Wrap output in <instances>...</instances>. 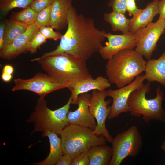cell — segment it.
<instances>
[{"mask_svg": "<svg viewBox=\"0 0 165 165\" xmlns=\"http://www.w3.org/2000/svg\"><path fill=\"white\" fill-rule=\"evenodd\" d=\"M67 25L57 48L41 57L66 53L87 61L98 52L106 32L96 27L93 18L78 14L72 5L68 12Z\"/></svg>", "mask_w": 165, "mask_h": 165, "instance_id": "1", "label": "cell"}, {"mask_svg": "<svg viewBox=\"0 0 165 165\" xmlns=\"http://www.w3.org/2000/svg\"><path fill=\"white\" fill-rule=\"evenodd\" d=\"M86 61L66 53L40 57L31 60L40 64L51 82L71 83L72 85L84 79L93 78L87 67Z\"/></svg>", "mask_w": 165, "mask_h": 165, "instance_id": "2", "label": "cell"}, {"mask_svg": "<svg viewBox=\"0 0 165 165\" xmlns=\"http://www.w3.org/2000/svg\"><path fill=\"white\" fill-rule=\"evenodd\" d=\"M146 62L135 50L124 49L108 60L105 74L111 84L120 88L130 83L145 72Z\"/></svg>", "mask_w": 165, "mask_h": 165, "instance_id": "3", "label": "cell"}, {"mask_svg": "<svg viewBox=\"0 0 165 165\" xmlns=\"http://www.w3.org/2000/svg\"><path fill=\"white\" fill-rule=\"evenodd\" d=\"M150 82L143 83L130 94L127 104L131 115L136 117L142 116L145 122L156 120L165 123V110L162 107L164 94L158 86L156 90V96L153 99H148L146 94L149 92Z\"/></svg>", "mask_w": 165, "mask_h": 165, "instance_id": "4", "label": "cell"}, {"mask_svg": "<svg viewBox=\"0 0 165 165\" xmlns=\"http://www.w3.org/2000/svg\"><path fill=\"white\" fill-rule=\"evenodd\" d=\"M63 154L72 159L96 145H105L107 141L103 135L98 136L89 128L69 124L60 133Z\"/></svg>", "mask_w": 165, "mask_h": 165, "instance_id": "5", "label": "cell"}, {"mask_svg": "<svg viewBox=\"0 0 165 165\" xmlns=\"http://www.w3.org/2000/svg\"><path fill=\"white\" fill-rule=\"evenodd\" d=\"M72 100V97H70L64 106L52 110L47 107L45 97H39L34 111L27 121L28 123H34V128L32 133L40 132L43 134L48 131H51L59 134L63 129L69 124L67 116Z\"/></svg>", "mask_w": 165, "mask_h": 165, "instance_id": "6", "label": "cell"}, {"mask_svg": "<svg viewBox=\"0 0 165 165\" xmlns=\"http://www.w3.org/2000/svg\"><path fill=\"white\" fill-rule=\"evenodd\" d=\"M112 143L113 154L109 165H120L128 156H136L142 146V137L135 126L118 134Z\"/></svg>", "mask_w": 165, "mask_h": 165, "instance_id": "7", "label": "cell"}, {"mask_svg": "<svg viewBox=\"0 0 165 165\" xmlns=\"http://www.w3.org/2000/svg\"><path fill=\"white\" fill-rule=\"evenodd\" d=\"M165 27V20L160 16L157 20L138 29L134 34L136 44L135 50L149 60L156 49L157 42Z\"/></svg>", "mask_w": 165, "mask_h": 165, "instance_id": "8", "label": "cell"}, {"mask_svg": "<svg viewBox=\"0 0 165 165\" xmlns=\"http://www.w3.org/2000/svg\"><path fill=\"white\" fill-rule=\"evenodd\" d=\"M107 90H92L89 105L91 115L96 119L97 123L94 130L98 136L103 135L108 142L112 143L113 138L110 135L105 125V121L111 111V107L108 106L111 101H105Z\"/></svg>", "mask_w": 165, "mask_h": 165, "instance_id": "9", "label": "cell"}, {"mask_svg": "<svg viewBox=\"0 0 165 165\" xmlns=\"http://www.w3.org/2000/svg\"><path fill=\"white\" fill-rule=\"evenodd\" d=\"M15 85L13 91L25 90L38 94L39 97H45L48 94L60 89L69 88L71 83H57L51 82L47 75L38 73L33 77L28 79L18 78L14 79Z\"/></svg>", "mask_w": 165, "mask_h": 165, "instance_id": "10", "label": "cell"}, {"mask_svg": "<svg viewBox=\"0 0 165 165\" xmlns=\"http://www.w3.org/2000/svg\"><path fill=\"white\" fill-rule=\"evenodd\" d=\"M145 80V75L137 77L130 84L117 89L107 90V96L112 97L113 102L111 111L108 118L110 119L116 117L122 113L129 111L127 102L131 93L140 87Z\"/></svg>", "mask_w": 165, "mask_h": 165, "instance_id": "11", "label": "cell"}, {"mask_svg": "<svg viewBox=\"0 0 165 165\" xmlns=\"http://www.w3.org/2000/svg\"><path fill=\"white\" fill-rule=\"evenodd\" d=\"M105 36L108 42L102 46L98 51L101 57L108 60L119 51L126 49H134L136 46L133 34L130 32L122 35L106 33Z\"/></svg>", "mask_w": 165, "mask_h": 165, "instance_id": "12", "label": "cell"}, {"mask_svg": "<svg viewBox=\"0 0 165 165\" xmlns=\"http://www.w3.org/2000/svg\"><path fill=\"white\" fill-rule=\"evenodd\" d=\"M91 97V95L87 93L81 94L78 96L77 109L73 111H69L67 115V121L69 124L95 130L96 126L95 119L91 115L89 109Z\"/></svg>", "mask_w": 165, "mask_h": 165, "instance_id": "13", "label": "cell"}, {"mask_svg": "<svg viewBox=\"0 0 165 165\" xmlns=\"http://www.w3.org/2000/svg\"><path fill=\"white\" fill-rule=\"evenodd\" d=\"M40 27L36 22L28 27L26 31L16 38L11 45L0 50L1 58L11 60L27 51L29 43Z\"/></svg>", "mask_w": 165, "mask_h": 165, "instance_id": "14", "label": "cell"}, {"mask_svg": "<svg viewBox=\"0 0 165 165\" xmlns=\"http://www.w3.org/2000/svg\"><path fill=\"white\" fill-rule=\"evenodd\" d=\"M110 86L111 83L108 79L102 76L97 77L94 79L93 78L78 82L68 88L71 92V104L77 105L78 96L81 94L95 90L100 91L106 90Z\"/></svg>", "mask_w": 165, "mask_h": 165, "instance_id": "15", "label": "cell"}, {"mask_svg": "<svg viewBox=\"0 0 165 165\" xmlns=\"http://www.w3.org/2000/svg\"><path fill=\"white\" fill-rule=\"evenodd\" d=\"M160 0H153L143 9L138 11L130 19L129 31L134 34L139 28L147 26L152 22L154 17L159 14L158 8Z\"/></svg>", "mask_w": 165, "mask_h": 165, "instance_id": "16", "label": "cell"}, {"mask_svg": "<svg viewBox=\"0 0 165 165\" xmlns=\"http://www.w3.org/2000/svg\"><path fill=\"white\" fill-rule=\"evenodd\" d=\"M72 2V0H54L52 5L50 26L59 30L67 25L68 12Z\"/></svg>", "mask_w": 165, "mask_h": 165, "instance_id": "17", "label": "cell"}, {"mask_svg": "<svg viewBox=\"0 0 165 165\" xmlns=\"http://www.w3.org/2000/svg\"><path fill=\"white\" fill-rule=\"evenodd\" d=\"M145 72L149 82L156 81L165 87V50L158 59L147 61Z\"/></svg>", "mask_w": 165, "mask_h": 165, "instance_id": "18", "label": "cell"}, {"mask_svg": "<svg viewBox=\"0 0 165 165\" xmlns=\"http://www.w3.org/2000/svg\"><path fill=\"white\" fill-rule=\"evenodd\" d=\"M43 137L48 138L50 143V153L43 160L35 163L38 165H54L63 154L61 138L55 132L48 131L42 134Z\"/></svg>", "mask_w": 165, "mask_h": 165, "instance_id": "19", "label": "cell"}, {"mask_svg": "<svg viewBox=\"0 0 165 165\" xmlns=\"http://www.w3.org/2000/svg\"><path fill=\"white\" fill-rule=\"evenodd\" d=\"M89 165H108L113 154L112 148L103 145L93 146L87 151Z\"/></svg>", "mask_w": 165, "mask_h": 165, "instance_id": "20", "label": "cell"}, {"mask_svg": "<svg viewBox=\"0 0 165 165\" xmlns=\"http://www.w3.org/2000/svg\"><path fill=\"white\" fill-rule=\"evenodd\" d=\"M104 17L105 21L111 25L113 31H119L123 34L129 32L130 19L125 14L112 10L104 13Z\"/></svg>", "mask_w": 165, "mask_h": 165, "instance_id": "21", "label": "cell"}, {"mask_svg": "<svg viewBox=\"0 0 165 165\" xmlns=\"http://www.w3.org/2000/svg\"><path fill=\"white\" fill-rule=\"evenodd\" d=\"M28 28L11 19L6 21L2 47L0 50L11 45L16 38L24 32Z\"/></svg>", "mask_w": 165, "mask_h": 165, "instance_id": "22", "label": "cell"}, {"mask_svg": "<svg viewBox=\"0 0 165 165\" xmlns=\"http://www.w3.org/2000/svg\"><path fill=\"white\" fill-rule=\"evenodd\" d=\"M37 15L38 13L29 6L14 13L11 16V20L28 27L35 23Z\"/></svg>", "mask_w": 165, "mask_h": 165, "instance_id": "23", "label": "cell"}, {"mask_svg": "<svg viewBox=\"0 0 165 165\" xmlns=\"http://www.w3.org/2000/svg\"><path fill=\"white\" fill-rule=\"evenodd\" d=\"M34 0H0L1 17L6 16L12 9L16 8L23 9L30 6Z\"/></svg>", "mask_w": 165, "mask_h": 165, "instance_id": "24", "label": "cell"}, {"mask_svg": "<svg viewBox=\"0 0 165 165\" xmlns=\"http://www.w3.org/2000/svg\"><path fill=\"white\" fill-rule=\"evenodd\" d=\"M46 39L38 30L34 34L29 43L27 51L31 54L35 53L41 46L46 42Z\"/></svg>", "mask_w": 165, "mask_h": 165, "instance_id": "25", "label": "cell"}, {"mask_svg": "<svg viewBox=\"0 0 165 165\" xmlns=\"http://www.w3.org/2000/svg\"><path fill=\"white\" fill-rule=\"evenodd\" d=\"M52 5L38 13L36 23L40 25L50 26Z\"/></svg>", "mask_w": 165, "mask_h": 165, "instance_id": "26", "label": "cell"}, {"mask_svg": "<svg viewBox=\"0 0 165 165\" xmlns=\"http://www.w3.org/2000/svg\"><path fill=\"white\" fill-rule=\"evenodd\" d=\"M39 31L46 39H51L55 41L60 39L62 36L59 32L54 31L53 29L50 26H42L39 28Z\"/></svg>", "mask_w": 165, "mask_h": 165, "instance_id": "27", "label": "cell"}, {"mask_svg": "<svg viewBox=\"0 0 165 165\" xmlns=\"http://www.w3.org/2000/svg\"><path fill=\"white\" fill-rule=\"evenodd\" d=\"M54 0H34L30 6L36 12H40L52 4Z\"/></svg>", "mask_w": 165, "mask_h": 165, "instance_id": "28", "label": "cell"}, {"mask_svg": "<svg viewBox=\"0 0 165 165\" xmlns=\"http://www.w3.org/2000/svg\"><path fill=\"white\" fill-rule=\"evenodd\" d=\"M126 0H110L108 5L112 8L113 11L125 14L126 12Z\"/></svg>", "mask_w": 165, "mask_h": 165, "instance_id": "29", "label": "cell"}, {"mask_svg": "<svg viewBox=\"0 0 165 165\" xmlns=\"http://www.w3.org/2000/svg\"><path fill=\"white\" fill-rule=\"evenodd\" d=\"M72 165H89L87 152H83L72 159Z\"/></svg>", "mask_w": 165, "mask_h": 165, "instance_id": "30", "label": "cell"}, {"mask_svg": "<svg viewBox=\"0 0 165 165\" xmlns=\"http://www.w3.org/2000/svg\"><path fill=\"white\" fill-rule=\"evenodd\" d=\"M126 9L129 15L132 16L137 13L139 9L136 6L135 0H127Z\"/></svg>", "mask_w": 165, "mask_h": 165, "instance_id": "31", "label": "cell"}, {"mask_svg": "<svg viewBox=\"0 0 165 165\" xmlns=\"http://www.w3.org/2000/svg\"><path fill=\"white\" fill-rule=\"evenodd\" d=\"M72 159L67 154H63L56 163V165H71Z\"/></svg>", "mask_w": 165, "mask_h": 165, "instance_id": "32", "label": "cell"}, {"mask_svg": "<svg viewBox=\"0 0 165 165\" xmlns=\"http://www.w3.org/2000/svg\"><path fill=\"white\" fill-rule=\"evenodd\" d=\"M158 8L160 16L165 20V0H160Z\"/></svg>", "mask_w": 165, "mask_h": 165, "instance_id": "33", "label": "cell"}, {"mask_svg": "<svg viewBox=\"0 0 165 165\" xmlns=\"http://www.w3.org/2000/svg\"><path fill=\"white\" fill-rule=\"evenodd\" d=\"M5 22H1L0 25V50L2 47Z\"/></svg>", "mask_w": 165, "mask_h": 165, "instance_id": "34", "label": "cell"}, {"mask_svg": "<svg viewBox=\"0 0 165 165\" xmlns=\"http://www.w3.org/2000/svg\"><path fill=\"white\" fill-rule=\"evenodd\" d=\"M13 76L12 75L3 72H2L1 78L3 81L5 82H9L11 80Z\"/></svg>", "mask_w": 165, "mask_h": 165, "instance_id": "35", "label": "cell"}, {"mask_svg": "<svg viewBox=\"0 0 165 165\" xmlns=\"http://www.w3.org/2000/svg\"><path fill=\"white\" fill-rule=\"evenodd\" d=\"M2 72L12 75L14 72L13 68L10 65H5L3 68Z\"/></svg>", "mask_w": 165, "mask_h": 165, "instance_id": "36", "label": "cell"}, {"mask_svg": "<svg viewBox=\"0 0 165 165\" xmlns=\"http://www.w3.org/2000/svg\"><path fill=\"white\" fill-rule=\"evenodd\" d=\"M161 148L162 149L165 151V140L163 142Z\"/></svg>", "mask_w": 165, "mask_h": 165, "instance_id": "37", "label": "cell"}, {"mask_svg": "<svg viewBox=\"0 0 165 165\" xmlns=\"http://www.w3.org/2000/svg\"><path fill=\"white\" fill-rule=\"evenodd\" d=\"M164 34L165 35V28H164Z\"/></svg>", "mask_w": 165, "mask_h": 165, "instance_id": "38", "label": "cell"}]
</instances>
